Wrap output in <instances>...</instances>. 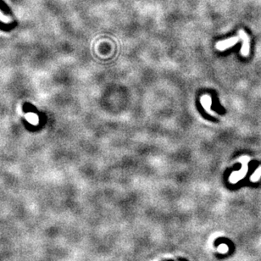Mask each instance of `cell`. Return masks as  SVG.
Listing matches in <instances>:
<instances>
[{
    "label": "cell",
    "mask_w": 261,
    "mask_h": 261,
    "mask_svg": "<svg viewBox=\"0 0 261 261\" xmlns=\"http://www.w3.org/2000/svg\"><path fill=\"white\" fill-rule=\"evenodd\" d=\"M249 160V157L248 156H243L242 157L239 161L243 163V166H242V169L237 171V172H233L231 175H230V182H237L238 180L243 178V176L246 175V173L247 171V162Z\"/></svg>",
    "instance_id": "cell-1"
},
{
    "label": "cell",
    "mask_w": 261,
    "mask_h": 261,
    "mask_svg": "<svg viewBox=\"0 0 261 261\" xmlns=\"http://www.w3.org/2000/svg\"><path fill=\"white\" fill-rule=\"evenodd\" d=\"M238 35L240 39L243 40V47L241 49V54L243 56L246 57L248 56L249 54V50H250V43H249V37L247 35V33L244 31L243 30H240L238 31Z\"/></svg>",
    "instance_id": "cell-2"
},
{
    "label": "cell",
    "mask_w": 261,
    "mask_h": 261,
    "mask_svg": "<svg viewBox=\"0 0 261 261\" xmlns=\"http://www.w3.org/2000/svg\"><path fill=\"white\" fill-rule=\"evenodd\" d=\"M239 37H230L228 39H226V40L220 41V42H218L215 45V47L218 50L220 51H225L226 50L227 48L232 47L234 45L238 43L239 41Z\"/></svg>",
    "instance_id": "cell-3"
},
{
    "label": "cell",
    "mask_w": 261,
    "mask_h": 261,
    "mask_svg": "<svg viewBox=\"0 0 261 261\" xmlns=\"http://www.w3.org/2000/svg\"><path fill=\"white\" fill-rule=\"evenodd\" d=\"M200 102L201 104L203 107V108L205 109V111L207 113H209L211 115H217L213 110H211V104H212V98L210 95L204 94L203 95L201 98H200Z\"/></svg>",
    "instance_id": "cell-4"
},
{
    "label": "cell",
    "mask_w": 261,
    "mask_h": 261,
    "mask_svg": "<svg viewBox=\"0 0 261 261\" xmlns=\"http://www.w3.org/2000/svg\"><path fill=\"white\" fill-rule=\"evenodd\" d=\"M261 176V166H259V168H258L257 169H256V171L252 175V176H251V181H258V180L259 179V177Z\"/></svg>",
    "instance_id": "cell-5"
}]
</instances>
